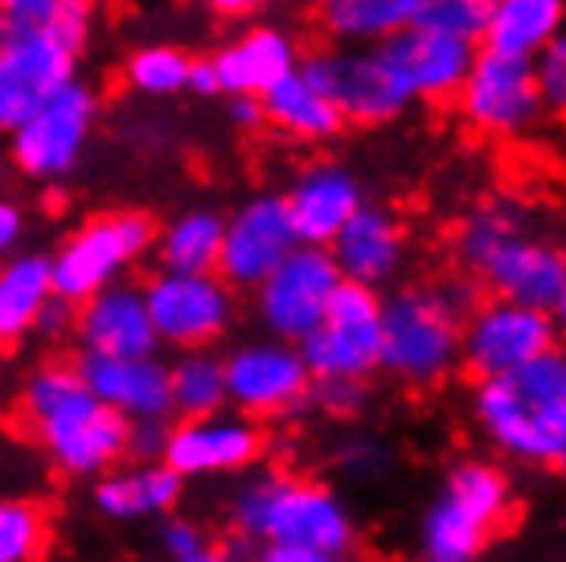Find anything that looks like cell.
<instances>
[{
	"label": "cell",
	"instance_id": "43",
	"mask_svg": "<svg viewBox=\"0 0 566 562\" xmlns=\"http://www.w3.org/2000/svg\"><path fill=\"white\" fill-rule=\"evenodd\" d=\"M349 448V444H345ZM382 448L378 444H369V439H361V444H354V448L345 451V468H354V472H361V477H374L378 468H382Z\"/></svg>",
	"mask_w": 566,
	"mask_h": 562
},
{
	"label": "cell",
	"instance_id": "23",
	"mask_svg": "<svg viewBox=\"0 0 566 562\" xmlns=\"http://www.w3.org/2000/svg\"><path fill=\"white\" fill-rule=\"evenodd\" d=\"M283 201H287V214H292V226H296V239L328 247V239L366 201V194H361V181L349 169H340V165H312V169L300 173L292 194L283 197Z\"/></svg>",
	"mask_w": 566,
	"mask_h": 562
},
{
	"label": "cell",
	"instance_id": "6",
	"mask_svg": "<svg viewBox=\"0 0 566 562\" xmlns=\"http://www.w3.org/2000/svg\"><path fill=\"white\" fill-rule=\"evenodd\" d=\"M99 124L95 86L62 83L9 132V156L29 181H62L78 169L86 144Z\"/></svg>",
	"mask_w": 566,
	"mask_h": 562
},
{
	"label": "cell",
	"instance_id": "5",
	"mask_svg": "<svg viewBox=\"0 0 566 562\" xmlns=\"http://www.w3.org/2000/svg\"><path fill=\"white\" fill-rule=\"evenodd\" d=\"M510 477L489 460H464L423 513V554L431 562H472L510 521Z\"/></svg>",
	"mask_w": 566,
	"mask_h": 562
},
{
	"label": "cell",
	"instance_id": "22",
	"mask_svg": "<svg viewBox=\"0 0 566 562\" xmlns=\"http://www.w3.org/2000/svg\"><path fill=\"white\" fill-rule=\"evenodd\" d=\"M328 254L337 263L340 280L366 283V288H382L398 275L402 268V254H407V242H402V230H398L395 214L382 210V206H357L345 226L328 239Z\"/></svg>",
	"mask_w": 566,
	"mask_h": 562
},
{
	"label": "cell",
	"instance_id": "4",
	"mask_svg": "<svg viewBox=\"0 0 566 562\" xmlns=\"http://www.w3.org/2000/svg\"><path fill=\"white\" fill-rule=\"evenodd\" d=\"M476 304L468 283L460 288H402L382 300V345L378 370L407 386H436L460 366V324Z\"/></svg>",
	"mask_w": 566,
	"mask_h": 562
},
{
	"label": "cell",
	"instance_id": "30",
	"mask_svg": "<svg viewBox=\"0 0 566 562\" xmlns=\"http://www.w3.org/2000/svg\"><path fill=\"white\" fill-rule=\"evenodd\" d=\"M222 226H227V218L218 210H189L181 218H172L153 242V251L160 254V268L213 271L218 251H222Z\"/></svg>",
	"mask_w": 566,
	"mask_h": 562
},
{
	"label": "cell",
	"instance_id": "21",
	"mask_svg": "<svg viewBox=\"0 0 566 562\" xmlns=\"http://www.w3.org/2000/svg\"><path fill=\"white\" fill-rule=\"evenodd\" d=\"M86 386L95 391L99 403L124 415V419H169V366L156 353H136V357H99L83 353Z\"/></svg>",
	"mask_w": 566,
	"mask_h": 562
},
{
	"label": "cell",
	"instance_id": "24",
	"mask_svg": "<svg viewBox=\"0 0 566 562\" xmlns=\"http://www.w3.org/2000/svg\"><path fill=\"white\" fill-rule=\"evenodd\" d=\"M210 62L222 95H263L271 83H280L283 74L296 71L300 50L283 29L259 25L227 42Z\"/></svg>",
	"mask_w": 566,
	"mask_h": 562
},
{
	"label": "cell",
	"instance_id": "40",
	"mask_svg": "<svg viewBox=\"0 0 566 562\" xmlns=\"http://www.w3.org/2000/svg\"><path fill=\"white\" fill-rule=\"evenodd\" d=\"M62 0H0V17L13 25H54Z\"/></svg>",
	"mask_w": 566,
	"mask_h": 562
},
{
	"label": "cell",
	"instance_id": "37",
	"mask_svg": "<svg viewBox=\"0 0 566 562\" xmlns=\"http://www.w3.org/2000/svg\"><path fill=\"white\" fill-rule=\"evenodd\" d=\"M530 62H534V83H538V91H542V103H546L551 112H563V103H566V45H563V38H554V42L546 45V50H538Z\"/></svg>",
	"mask_w": 566,
	"mask_h": 562
},
{
	"label": "cell",
	"instance_id": "8",
	"mask_svg": "<svg viewBox=\"0 0 566 562\" xmlns=\"http://www.w3.org/2000/svg\"><path fill=\"white\" fill-rule=\"evenodd\" d=\"M382 295L378 288L340 280L325 304V316L308 337H300V353L316 378H354L366 382L378 370V345H382Z\"/></svg>",
	"mask_w": 566,
	"mask_h": 562
},
{
	"label": "cell",
	"instance_id": "35",
	"mask_svg": "<svg viewBox=\"0 0 566 562\" xmlns=\"http://www.w3.org/2000/svg\"><path fill=\"white\" fill-rule=\"evenodd\" d=\"M496 0H423L419 9V25L443 29L452 38H464V42L481 45L484 25L493 17Z\"/></svg>",
	"mask_w": 566,
	"mask_h": 562
},
{
	"label": "cell",
	"instance_id": "15",
	"mask_svg": "<svg viewBox=\"0 0 566 562\" xmlns=\"http://www.w3.org/2000/svg\"><path fill=\"white\" fill-rule=\"evenodd\" d=\"M300 71L325 91L345 124L378 127L411 107V98L402 95V86L386 71V62L374 45L340 42L337 50H325V54H312L308 62H300Z\"/></svg>",
	"mask_w": 566,
	"mask_h": 562
},
{
	"label": "cell",
	"instance_id": "25",
	"mask_svg": "<svg viewBox=\"0 0 566 562\" xmlns=\"http://www.w3.org/2000/svg\"><path fill=\"white\" fill-rule=\"evenodd\" d=\"M185 480L165 460H136L132 468H107L95 485V509L112 521L165 518L181 501Z\"/></svg>",
	"mask_w": 566,
	"mask_h": 562
},
{
	"label": "cell",
	"instance_id": "32",
	"mask_svg": "<svg viewBox=\"0 0 566 562\" xmlns=\"http://www.w3.org/2000/svg\"><path fill=\"white\" fill-rule=\"evenodd\" d=\"M525 230V214L522 206L513 201H484L481 210H472L455 235V251H460V263L472 271H481L489 259H493L513 235Z\"/></svg>",
	"mask_w": 566,
	"mask_h": 562
},
{
	"label": "cell",
	"instance_id": "46",
	"mask_svg": "<svg viewBox=\"0 0 566 562\" xmlns=\"http://www.w3.org/2000/svg\"><path fill=\"white\" fill-rule=\"evenodd\" d=\"M213 13L218 17H230V21H239V17H255L263 13L271 0H210Z\"/></svg>",
	"mask_w": 566,
	"mask_h": 562
},
{
	"label": "cell",
	"instance_id": "2",
	"mask_svg": "<svg viewBox=\"0 0 566 562\" xmlns=\"http://www.w3.org/2000/svg\"><path fill=\"white\" fill-rule=\"evenodd\" d=\"M21 415L66 477L91 480L124 460L128 419L95 398L78 366L50 362L33 370L21 391Z\"/></svg>",
	"mask_w": 566,
	"mask_h": 562
},
{
	"label": "cell",
	"instance_id": "39",
	"mask_svg": "<svg viewBox=\"0 0 566 562\" xmlns=\"http://www.w3.org/2000/svg\"><path fill=\"white\" fill-rule=\"evenodd\" d=\"M165 444H169V419H132L124 456H132V460H160Z\"/></svg>",
	"mask_w": 566,
	"mask_h": 562
},
{
	"label": "cell",
	"instance_id": "9",
	"mask_svg": "<svg viewBox=\"0 0 566 562\" xmlns=\"http://www.w3.org/2000/svg\"><path fill=\"white\" fill-rule=\"evenodd\" d=\"M144 304L160 345L169 350H210L234 324V288L218 271H169L144 283Z\"/></svg>",
	"mask_w": 566,
	"mask_h": 562
},
{
	"label": "cell",
	"instance_id": "14",
	"mask_svg": "<svg viewBox=\"0 0 566 562\" xmlns=\"http://www.w3.org/2000/svg\"><path fill=\"white\" fill-rule=\"evenodd\" d=\"M227 370V407L251 419H280L312 398V370L296 341H247L222 357Z\"/></svg>",
	"mask_w": 566,
	"mask_h": 562
},
{
	"label": "cell",
	"instance_id": "31",
	"mask_svg": "<svg viewBox=\"0 0 566 562\" xmlns=\"http://www.w3.org/2000/svg\"><path fill=\"white\" fill-rule=\"evenodd\" d=\"M169 407L181 419L213 415L227 407V370L210 350H181L169 366Z\"/></svg>",
	"mask_w": 566,
	"mask_h": 562
},
{
	"label": "cell",
	"instance_id": "45",
	"mask_svg": "<svg viewBox=\"0 0 566 562\" xmlns=\"http://www.w3.org/2000/svg\"><path fill=\"white\" fill-rule=\"evenodd\" d=\"M185 91H193L198 98L222 95V91H218V74H213L210 58H201V62H189V79H185Z\"/></svg>",
	"mask_w": 566,
	"mask_h": 562
},
{
	"label": "cell",
	"instance_id": "27",
	"mask_svg": "<svg viewBox=\"0 0 566 562\" xmlns=\"http://www.w3.org/2000/svg\"><path fill=\"white\" fill-rule=\"evenodd\" d=\"M563 21L566 0H496L481 45L501 54L534 58L554 38H563Z\"/></svg>",
	"mask_w": 566,
	"mask_h": 562
},
{
	"label": "cell",
	"instance_id": "33",
	"mask_svg": "<svg viewBox=\"0 0 566 562\" xmlns=\"http://www.w3.org/2000/svg\"><path fill=\"white\" fill-rule=\"evenodd\" d=\"M189 62L193 58L177 50V45H140L124 66V79L136 95L144 98H172L185 91L189 79Z\"/></svg>",
	"mask_w": 566,
	"mask_h": 562
},
{
	"label": "cell",
	"instance_id": "13",
	"mask_svg": "<svg viewBox=\"0 0 566 562\" xmlns=\"http://www.w3.org/2000/svg\"><path fill=\"white\" fill-rule=\"evenodd\" d=\"M460 324V362L472 378H496L525 366L558 345V316L525 309L496 295L493 304H472Z\"/></svg>",
	"mask_w": 566,
	"mask_h": 562
},
{
	"label": "cell",
	"instance_id": "18",
	"mask_svg": "<svg viewBox=\"0 0 566 562\" xmlns=\"http://www.w3.org/2000/svg\"><path fill=\"white\" fill-rule=\"evenodd\" d=\"M296 226L280 194H259L239 206L234 218L222 226V251H218V275L230 288H255L283 254L296 247Z\"/></svg>",
	"mask_w": 566,
	"mask_h": 562
},
{
	"label": "cell",
	"instance_id": "3",
	"mask_svg": "<svg viewBox=\"0 0 566 562\" xmlns=\"http://www.w3.org/2000/svg\"><path fill=\"white\" fill-rule=\"evenodd\" d=\"M481 431L522 465L558 468L566 460V357L554 345L525 366L481 378L472 394Z\"/></svg>",
	"mask_w": 566,
	"mask_h": 562
},
{
	"label": "cell",
	"instance_id": "20",
	"mask_svg": "<svg viewBox=\"0 0 566 562\" xmlns=\"http://www.w3.org/2000/svg\"><path fill=\"white\" fill-rule=\"evenodd\" d=\"M74 337L83 353H99V357H136V353H156L160 337L153 329L148 304H144V288L115 280L74 304Z\"/></svg>",
	"mask_w": 566,
	"mask_h": 562
},
{
	"label": "cell",
	"instance_id": "29",
	"mask_svg": "<svg viewBox=\"0 0 566 562\" xmlns=\"http://www.w3.org/2000/svg\"><path fill=\"white\" fill-rule=\"evenodd\" d=\"M423 0H316L328 38L345 45H378L419 21Z\"/></svg>",
	"mask_w": 566,
	"mask_h": 562
},
{
	"label": "cell",
	"instance_id": "36",
	"mask_svg": "<svg viewBox=\"0 0 566 562\" xmlns=\"http://www.w3.org/2000/svg\"><path fill=\"white\" fill-rule=\"evenodd\" d=\"M160 550H165L172 562H210V559H218L213 538L201 530L198 521H185V518L165 521V530H160Z\"/></svg>",
	"mask_w": 566,
	"mask_h": 562
},
{
	"label": "cell",
	"instance_id": "1",
	"mask_svg": "<svg viewBox=\"0 0 566 562\" xmlns=\"http://www.w3.org/2000/svg\"><path fill=\"white\" fill-rule=\"evenodd\" d=\"M230 518L242 538L263 547L259 559L268 562H340L357 547L354 513L337 492L283 472L247 480Z\"/></svg>",
	"mask_w": 566,
	"mask_h": 562
},
{
	"label": "cell",
	"instance_id": "47",
	"mask_svg": "<svg viewBox=\"0 0 566 562\" xmlns=\"http://www.w3.org/2000/svg\"><path fill=\"white\" fill-rule=\"evenodd\" d=\"M4 345H9V341H4V337H0V357H4Z\"/></svg>",
	"mask_w": 566,
	"mask_h": 562
},
{
	"label": "cell",
	"instance_id": "19",
	"mask_svg": "<svg viewBox=\"0 0 566 562\" xmlns=\"http://www.w3.org/2000/svg\"><path fill=\"white\" fill-rule=\"evenodd\" d=\"M476 275L493 288L501 300L525 304V309L551 312L563 316L566 312V259L563 251L546 239H534L530 230L513 235L501 251L484 263Z\"/></svg>",
	"mask_w": 566,
	"mask_h": 562
},
{
	"label": "cell",
	"instance_id": "44",
	"mask_svg": "<svg viewBox=\"0 0 566 562\" xmlns=\"http://www.w3.org/2000/svg\"><path fill=\"white\" fill-rule=\"evenodd\" d=\"M230 119L242 132L263 127V103H259V95H230Z\"/></svg>",
	"mask_w": 566,
	"mask_h": 562
},
{
	"label": "cell",
	"instance_id": "38",
	"mask_svg": "<svg viewBox=\"0 0 566 562\" xmlns=\"http://www.w3.org/2000/svg\"><path fill=\"white\" fill-rule=\"evenodd\" d=\"M312 398L328 410V415H357L361 403H366V382H354V378H316L312 382Z\"/></svg>",
	"mask_w": 566,
	"mask_h": 562
},
{
	"label": "cell",
	"instance_id": "17",
	"mask_svg": "<svg viewBox=\"0 0 566 562\" xmlns=\"http://www.w3.org/2000/svg\"><path fill=\"white\" fill-rule=\"evenodd\" d=\"M374 50H378L386 71L395 74V83L402 86V95L411 98V103H443V98H455L468 66H472V54H476L472 42L452 38L443 29L419 25V21L398 29L395 38L378 42Z\"/></svg>",
	"mask_w": 566,
	"mask_h": 562
},
{
	"label": "cell",
	"instance_id": "12",
	"mask_svg": "<svg viewBox=\"0 0 566 562\" xmlns=\"http://www.w3.org/2000/svg\"><path fill=\"white\" fill-rule=\"evenodd\" d=\"M340 283V271L333 263L328 247L296 242L280 263L251 288L255 292V316L268 329V337L300 341L325 316V304L333 288Z\"/></svg>",
	"mask_w": 566,
	"mask_h": 562
},
{
	"label": "cell",
	"instance_id": "28",
	"mask_svg": "<svg viewBox=\"0 0 566 562\" xmlns=\"http://www.w3.org/2000/svg\"><path fill=\"white\" fill-rule=\"evenodd\" d=\"M54 295L50 254H9L0 259V337H29Z\"/></svg>",
	"mask_w": 566,
	"mask_h": 562
},
{
	"label": "cell",
	"instance_id": "34",
	"mask_svg": "<svg viewBox=\"0 0 566 562\" xmlns=\"http://www.w3.org/2000/svg\"><path fill=\"white\" fill-rule=\"evenodd\" d=\"M50 550V521L25 497H0V562H33Z\"/></svg>",
	"mask_w": 566,
	"mask_h": 562
},
{
	"label": "cell",
	"instance_id": "26",
	"mask_svg": "<svg viewBox=\"0 0 566 562\" xmlns=\"http://www.w3.org/2000/svg\"><path fill=\"white\" fill-rule=\"evenodd\" d=\"M259 103H263V124L280 127L283 136H296V140L321 144L333 140L345 127L340 112L328 103V95L300 66L292 74H283L280 83H271L259 95Z\"/></svg>",
	"mask_w": 566,
	"mask_h": 562
},
{
	"label": "cell",
	"instance_id": "11",
	"mask_svg": "<svg viewBox=\"0 0 566 562\" xmlns=\"http://www.w3.org/2000/svg\"><path fill=\"white\" fill-rule=\"evenodd\" d=\"M78 50L50 25H13L0 17V132L9 136L50 91L74 79Z\"/></svg>",
	"mask_w": 566,
	"mask_h": 562
},
{
	"label": "cell",
	"instance_id": "41",
	"mask_svg": "<svg viewBox=\"0 0 566 562\" xmlns=\"http://www.w3.org/2000/svg\"><path fill=\"white\" fill-rule=\"evenodd\" d=\"M21 239H25V214L13 197H0V259H9Z\"/></svg>",
	"mask_w": 566,
	"mask_h": 562
},
{
	"label": "cell",
	"instance_id": "16",
	"mask_svg": "<svg viewBox=\"0 0 566 562\" xmlns=\"http://www.w3.org/2000/svg\"><path fill=\"white\" fill-rule=\"evenodd\" d=\"M263 451V431L251 415L242 410H213V415H193L169 427V444H165V465L181 480L201 477H230L251 468Z\"/></svg>",
	"mask_w": 566,
	"mask_h": 562
},
{
	"label": "cell",
	"instance_id": "7",
	"mask_svg": "<svg viewBox=\"0 0 566 562\" xmlns=\"http://www.w3.org/2000/svg\"><path fill=\"white\" fill-rule=\"evenodd\" d=\"M153 242L156 226L148 214L119 210L91 218L50 259L54 292L62 300H71V304H78V300L95 295L107 283L124 280L128 268H136L144 254L153 251Z\"/></svg>",
	"mask_w": 566,
	"mask_h": 562
},
{
	"label": "cell",
	"instance_id": "10",
	"mask_svg": "<svg viewBox=\"0 0 566 562\" xmlns=\"http://www.w3.org/2000/svg\"><path fill=\"white\" fill-rule=\"evenodd\" d=\"M460 112L481 136H525L542 124L546 103L534 83V62L517 54H501V50H476L472 66H468L464 83L455 91Z\"/></svg>",
	"mask_w": 566,
	"mask_h": 562
},
{
	"label": "cell",
	"instance_id": "42",
	"mask_svg": "<svg viewBox=\"0 0 566 562\" xmlns=\"http://www.w3.org/2000/svg\"><path fill=\"white\" fill-rule=\"evenodd\" d=\"M74 329V304L71 300H62V295H50V304L42 309L38 324H33V333H42V337H62V333H71Z\"/></svg>",
	"mask_w": 566,
	"mask_h": 562
}]
</instances>
